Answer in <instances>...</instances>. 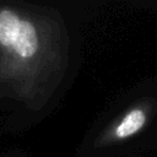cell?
I'll use <instances>...</instances> for the list:
<instances>
[{"mask_svg": "<svg viewBox=\"0 0 157 157\" xmlns=\"http://www.w3.org/2000/svg\"><path fill=\"white\" fill-rule=\"evenodd\" d=\"M67 63L69 36L56 10L0 5V97L42 109L61 83Z\"/></svg>", "mask_w": 157, "mask_h": 157, "instance_id": "obj_1", "label": "cell"}, {"mask_svg": "<svg viewBox=\"0 0 157 157\" xmlns=\"http://www.w3.org/2000/svg\"><path fill=\"white\" fill-rule=\"evenodd\" d=\"M151 113L152 104L148 101L131 105L97 135L94 146L97 148H107L137 135L150 121Z\"/></svg>", "mask_w": 157, "mask_h": 157, "instance_id": "obj_2", "label": "cell"}]
</instances>
